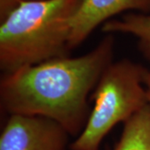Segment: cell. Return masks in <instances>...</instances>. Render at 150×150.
<instances>
[{
	"label": "cell",
	"instance_id": "1",
	"mask_svg": "<svg viewBox=\"0 0 150 150\" xmlns=\"http://www.w3.org/2000/svg\"><path fill=\"white\" fill-rule=\"evenodd\" d=\"M114 40L108 34L90 52L59 57L4 74L1 108L9 115L49 118L71 136H79L90 111L88 98L112 63Z\"/></svg>",
	"mask_w": 150,
	"mask_h": 150
},
{
	"label": "cell",
	"instance_id": "2",
	"mask_svg": "<svg viewBox=\"0 0 150 150\" xmlns=\"http://www.w3.org/2000/svg\"><path fill=\"white\" fill-rule=\"evenodd\" d=\"M83 0H23L1 20L0 68L4 74L64 57L70 23Z\"/></svg>",
	"mask_w": 150,
	"mask_h": 150
},
{
	"label": "cell",
	"instance_id": "3",
	"mask_svg": "<svg viewBox=\"0 0 150 150\" xmlns=\"http://www.w3.org/2000/svg\"><path fill=\"white\" fill-rule=\"evenodd\" d=\"M147 71L129 59L108 66L91 97L93 107L85 127L70 144V149L98 150L114 126L125 123L149 104L145 87Z\"/></svg>",
	"mask_w": 150,
	"mask_h": 150
},
{
	"label": "cell",
	"instance_id": "4",
	"mask_svg": "<svg viewBox=\"0 0 150 150\" xmlns=\"http://www.w3.org/2000/svg\"><path fill=\"white\" fill-rule=\"evenodd\" d=\"M69 135L49 118L12 114L0 135V150H65Z\"/></svg>",
	"mask_w": 150,
	"mask_h": 150
},
{
	"label": "cell",
	"instance_id": "5",
	"mask_svg": "<svg viewBox=\"0 0 150 150\" xmlns=\"http://www.w3.org/2000/svg\"><path fill=\"white\" fill-rule=\"evenodd\" d=\"M126 11L150 13V0H83L70 23L69 50L79 46L100 24Z\"/></svg>",
	"mask_w": 150,
	"mask_h": 150
},
{
	"label": "cell",
	"instance_id": "6",
	"mask_svg": "<svg viewBox=\"0 0 150 150\" xmlns=\"http://www.w3.org/2000/svg\"><path fill=\"white\" fill-rule=\"evenodd\" d=\"M102 30L108 34L120 33L133 35L138 39L143 54L150 59V13H130L119 19H110L103 24Z\"/></svg>",
	"mask_w": 150,
	"mask_h": 150
},
{
	"label": "cell",
	"instance_id": "7",
	"mask_svg": "<svg viewBox=\"0 0 150 150\" xmlns=\"http://www.w3.org/2000/svg\"><path fill=\"white\" fill-rule=\"evenodd\" d=\"M110 150H150V105L124 123L118 142Z\"/></svg>",
	"mask_w": 150,
	"mask_h": 150
},
{
	"label": "cell",
	"instance_id": "8",
	"mask_svg": "<svg viewBox=\"0 0 150 150\" xmlns=\"http://www.w3.org/2000/svg\"><path fill=\"white\" fill-rule=\"evenodd\" d=\"M23 0H0V21L3 20Z\"/></svg>",
	"mask_w": 150,
	"mask_h": 150
},
{
	"label": "cell",
	"instance_id": "9",
	"mask_svg": "<svg viewBox=\"0 0 150 150\" xmlns=\"http://www.w3.org/2000/svg\"><path fill=\"white\" fill-rule=\"evenodd\" d=\"M145 87L147 90V94H148V99H149V103L150 105V70L147 71L146 77H145Z\"/></svg>",
	"mask_w": 150,
	"mask_h": 150
}]
</instances>
